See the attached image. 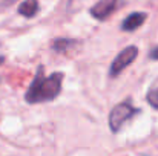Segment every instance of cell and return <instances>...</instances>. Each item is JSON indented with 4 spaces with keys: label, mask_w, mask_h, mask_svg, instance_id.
Here are the masks:
<instances>
[{
    "label": "cell",
    "mask_w": 158,
    "mask_h": 156,
    "mask_svg": "<svg viewBox=\"0 0 158 156\" xmlns=\"http://www.w3.org/2000/svg\"><path fill=\"white\" fill-rule=\"evenodd\" d=\"M64 78L63 72H54L49 77L43 75V66L39 67L28 92L25 94V100L29 104L46 103L55 100L61 92V81Z\"/></svg>",
    "instance_id": "6da1fadb"
},
{
    "label": "cell",
    "mask_w": 158,
    "mask_h": 156,
    "mask_svg": "<svg viewBox=\"0 0 158 156\" xmlns=\"http://www.w3.org/2000/svg\"><path fill=\"white\" fill-rule=\"evenodd\" d=\"M135 113H137V109L129 101H123V103L114 106L110 113H109V129L114 133H117L121 129V126L127 119H131Z\"/></svg>",
    "instance_id": "7a4b0ae2"
},
{
    "label": "cell",
    "mask_w": 158,
    "mask_h": 156,
    "mask_svg": "<svg viewBox=\"0 0 158 156\" xmlns=\"http://www.w3.org/2000/svg\"><path fill=\"white\" fill-rule=\"evenodd\" d=\"M137 55H138V48L137 46H127V48H124L123 51L114 58V61H112V64L109 67L110 77H118L129 64H132V61L137 58Z\"/></svg>",
    "instance_id": "3957f363"
},
{
    "label": "cell",
    "mask_w": 158,
    "mask_h": 156,
    "mask_svg": "<svg viewBox=\"0 0 158 156\" xmlns=\"http://www.w3.org/2000/svg\"><path fill=\"white\" fill-rule=\"evenodd\" d=\"M121 2L123 0H98L91 8V15L97 20H106L121 6Z\"/></svg>",
    "instance_id": "277c9868"
},
{
    "label": "cell",
    "mask_w": 158,
    "mask_h": 156,
    "mask_svg": "<svg viewBox=\"0 0 158 156\" xmlns=\"http://www.w3.org/2000/svg\"><path fill=\"white\" fill-rule=\"evenodd\" d=\"M146 18H148V14H146V12H141V11L131 12V14L123 20V23H121V29H123V31H127V32L135 31V29H138V28L144 23Z\"/></svg>",
    "instance_id": "5b68a950"
},
{
    "label": "cell",
    "mask_w": 158,
    "mask_h": 156,
    "mask_svg": "<svg viewBox=\"0 0 158 156\" xmlns=\"http://www.w3.org/2000/svg\"><path fill=\"white\" fill-rule=\"evenodd\" d=\"M37 12H39V2L37 0H23L19 5V14L26 17V18H32Z\"/></svg>",
    "instance_id": "8992f818"
},
{
    "label": "cell",
    "mask_w": 158,
    "mask_h": 156,
    "mask_svg": "<svg viewBox=\"0 0 158 156\" xmlns=\"http://www.w3.org/2000/svg\"><path fill=\"white\" fill-rule=\"evenodd\" d=\"M75 45H77V42L72 40V38H57V40H54L52 49L55 52H68Z\"/></svg>",
    "instance_id": "52a82bcc"
},
{
    "label": "cell",
    "mask_w": 158,
    "mask_h": 156,
    "mask_svg": "<svg viewBox=\"0 0 158 156\" xmlns=\"http://www.w3.org/2000/svg\"><path fill=\"white\" fill-rule=\"evenodd\" d=\"M146 100L154 109H158V78L151 84V87L146 94Z\"/></svg>",
    "instance_id": "ba28073f"
},
{
    "label": "cell",
    "mask_w": 158,
    "mask_h": 156,
    "mask_svg": "<svg viewBox=\"0 0 158 156\" xmlns=\"http://www.w3.org/2000/svg\"><path fill=\"white\" fill-rule=\"evenodd\" d=\"M149 57H151L152 60H158V46H157V48H154V49L151 51Z\"/></svg>",
    "instance_id": "9c48e42d"
},
{
    "label": "cell",
    "mask_w": 158,
    "mask_h": 156,
    "mask_svg": "<svg viewBox=\"0 0 158 156\" xmlns=\"http://www.w3.org/2000/svg\"><path fill=\"white\" fill-rule=\"evenodd\" d=\"M15 0H2V5L3 6H9V5H12Z\"/></svg>",
    "instance_id": "30bf717a"
},
{
    "label": "cell",
    "mask_w": 158,
    "mask_h": 156,
    "mask_svg": "<svg viewBox=\"0 0 158 156\" xmlns=\"http://www.w3.org/2000/svg\"><path fill=\"white\" fill-rule=\"evenodd\" d=\"M3 61H5V57H0V64H3Z\"/></svg>",
    "instance_id": "8fae6325"
}]
</instances>
